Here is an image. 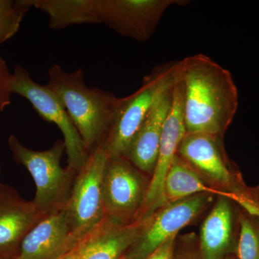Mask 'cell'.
Wrapping results in <instances>:
<instances>
[{"instance_id":"cb8c5ba5","label":"cell","mask_w":259,"mask_h":259,"mask_svg":"<svg viewBox=\"0 0 259 259\" xmlns=\"http://www.w3.org/2000/svg\"><path fill=\"white\" fill-rule=\"evenodd\" d=\"M83 239L81 240V241H80L72 250H70V251L66 253V254L62 255V256L58 259H78L80 250H81V246H82Z\"/></svg>"},{"instance_id":"ac0fdd59","label":"cell","mask_w":259,"mask_h":259,"mask_svg":"<svg viewBox=\"0 0 259 259\" xmlns=\"http://www.w3.org/2000/svg\"><path fill=\"white\" fill-rule=\"evenodd\" d=\"M199 194H209L229 198L226 194L207 185L177 154L165 178L163 205Z\"/></svg>"},{"instance_id":"d4e9b609","label":"cell","mask_w":259,"mask_h":259,"mask_svg":"<svg viewBox=\"0 0 259 259\" xmlns=\"http://www.w3.org/2000/svg\"><path fill=\"white\" fill-rule=\"evenodd\" d=\"M225 259H238L236 255H230Z\"/></svg>"},{"instance_id":"8992f818","label":"cell","mask_w":259,"mask_h":259,"mask_svg":"<svg viewBox=\"0 0 259 259\" xmlns=\"http://www.w3.org/2000/svg\"><path fill=\"white\" fill-rule=\"evenodd\" d=\"M12 92L26 99L44 120L59 127L64 136L67 166L79 173L90 154L59 97L47 84L34 81L28 71L20 65L15 66L13 72Z\"/></svg>"},{"instance_id":"2e32d148","label":"cell","mask_w":259,"mask_h":259,"mask_svg":"<svg viewBox=\"0 0 259 259\" xmlns=\"http://www.w3.org/2000/svg\"><path fill=\"white\" fill-rule=\"evenodd\" d=\"M145 220L120 224L104 218L83 239L78 259H122L139 236Z\"/></svg>"},{"instance_id":"30bf717a","label":"cell","mask_w":259,"mask_h":259,"mask_svg":"<svg viewBox=\"0 0 259 259\" xmlns=\"http://www.w3.org/2000/svg\"><path fill=\"white\" fill-rule=\"evenodd\" d=\"M99 23H103L122 36L136 41L151 38L162 17L184 0H95Z\"/></svg>"},{"instance_id":"d6986e66","label":"cell","mask_w":259,"mask_h":259,"mask_svg":"<svg viewBox=\"0 0 259 259\" xmlns=\"http://www.w3.org/2000/svg\"><path fill=\"white\" fill-rule=\"evenodd\" d=\"M237 245L238 259H259V218L242 210Z\"/></svg>"},{"instance_id":"484cf974","label":"cell","mask_w":259,"mask_h":259,"mask_svg":"<svg viewBox=\"0 0 259 259\" xmlns=\"http://www.w3.org/2000/svg\"><path fill=\"white\" fill-rule=\"evenodd\" d=\"M13 259H14V258H13Z\"/></svg>"},{"instance_id":"5bb4252c","label":"cell","mask_w":259,"mask_h":259,"mask_svg":"<svg viewBox=\"0 0 259 259\" xmlns=\"http://www.w3.org/2000/svg\"><path fill=\"white\" fill-rule=\"evenodd\" d=\"M42 218L32 201L11 192L0 194V259L15 258L23 238Z\"/></svg>"},{"instance_id":"5b68a950","label":"cell","mask_w":259,"mask_h":259,"mask_svg":"<svg viewBox=\"0 0 259 259\" xmlns=\"http://www.w3.org/2000/svg\"><path fill=\"white\" fill-rule=\"evenodd\" d=\"M8 145L15 161L28 169L35 182L36 192L32 202L42 217L64 209L77 175L69 167L61 166V157L66 152L64 141H56L46 151H35L11 135Z\"/></svg>"},{"instance_id":"9c48e42d","label":"cell","mask_w":259,"mask_h":259,"mask_svg":"<svg viewBox=\"0 0 259 259\" xmlns=\"http://www.w3.org/2000/svg\"><path fill=\"white\" fill-rule=\"evenodd\" d=\"M214 196L199 194L164 204L145 220L137 239L122 259H145L190 224L212 203Z\"/></svg>"},{"instance_id":"ba28073f","label":"cell","mask_w":259,"mask_h":259,"mask_svg":"<svg viewBox=\"0 0 259 259\" xmlns=\"http://www.w3.org/2000/svg\"><path fill=\"white\" fill-rule=\"evenodd\" d=\"M107 158L102 145L90 154L86 164L76 175L64 207L71 233L77 241L88 236L105 218L102 181Z\"/></svg>"},{"instance_id":"9a60e30c","label":"cell","mask_w":259,"mask_h":259,"mask_svg":"<svg viewBox=\"0 0 259 259\" xmlns=\"http://www.w3.org/2000/svg\"><path fill=\"white\" fill-rule=\"evenodd\" d=\"M173 88L153 107L124 155L140 171L151 177L157 161L163 125L171 108Z\"/></svg>"},{"instance_id":"ffe728a7","label":"cell","mask_w":259,"mask_h":259,"mask_svg":"<svg viewBox=\"0 0 259 259\" xmlns=\"http://www.w3.org/2000/svg\"><path fill=\"white\" fill-rule=\"evenodd\" d=\"M30 8L28 0H0V45L18 32Z\"/></svg>"},{"instance_id":"277c9868","label":"cell","mask_w":259,"mask_h":259,"mask_svg":"<svg viewBox=\"0 0 259 259\" xmlns=\"http://www.w3.org/2000/svg\"><path fill=\"white\" fill-rule=\"evenodd\" d=\"M178 70L179 61L156 66L144 76L135 93L119 98L111 127L102 144L109 158L124 156L153 107L175 86Z\"/></svg>"},{"instance_id":"7a4b0ae2","label":"cell","mask_w":259,"mask_h":259,"mask_svg":"<svg viewBox=\"0 0 259 259\" xmlns=\"http://www.w3.org/2000/svg\"><path fill=\"white\" fill-rule=\"evenodd\" d=\"M48 75V87L59 97L91 154L106 139L119 97L110 91L89 88L81 69L66 71L54 64Z\"/></svg>"},{"instance_id":"3957f363","label":"cell","mask_w":259,"mask_h":259,"mask_svg":"<svg viewBox=\"0 0 259 259\" xmlns=\"http://www.w3.org/2000/svg\"><path fill=\"white\" fill-rule=\"evenodd\" d=\"M222 139L212 135L187 134L177 155L207 185L226 194L242 210L259 218V189L245 185L227 156Z\"/></svg>"},{"instance_id":"8fae6325","label":"cell","mask_w":259,"mask_h":259,"mask_svg":"<svg viewBox=\"0 0 259 259\" xmlns=\"http://www.w3.org/2000/svg\"><path fill=\"white\" fill-rule=\"evenodd\" d=\"M187 134L180 75H177L172 93L171 108L163 125L156 167L150 179L149 186L144 204L136 221L150 217L155 211L163 206V185L167 172L177 154L179 146Z\"/></svg>"},{"instance_id":"52a82bcc","label":"cell","mask_w":259,"mask_h":259,"mask_svg":"<svg viewBox=\"0 0 259 259\" xmlns=\"http://www.w3.org/2000/svg\"><path fill=\"white\" fill-rule=\"evenodd\" d=\"M146 176L125 156L107 158L102 181L105 218L120 224L136 221L149 186Z\"/></svg>"},{"instance_id":"7402d4cb","label":"cell","mask_w":259,"mask_h":259,"mask_svg":"<svg viewBox=\"0 0 259 259\" xmlns=\"http://www.w3.org/2000/svg\"><path fill=\"white\" fill-rule=\"evenodd\" d=\"M182 243L180 252L175 250V259H201L199 253L198 238L193 233L182 236L180 239Z\"/></svg>"},{"instance_id":"4fadbf2b","label":"cell","mask_w":259,"mask_h":259,"mask_svg":"<svg viewBox=\"0 0 259 259\" xmlns=\"http://www.w3.org/2000/svg\"><path fill=\"white\" fill-rule=\"evenodd\" d=\"M80 241L73 236L64 209L42 218L33 226L14 259H58Z\"/></svg>"},{"instance_id":"603a6c76","label":"cell","mask_w":259,"mask_h":259,"mask_svg":"<svg viewBox=\"0 0 259 259\" xmlns=\"http://www.w3.org/2000/svg\"><path fill=\"white\" fill-rule=\"evenodd\" d=\"M177 238V236L171 237L145 259H175Z\"/></svg>"},{"instance_id":"7c38bea8","label":"cell","mask_w":259,"mask_h":259,"mask_svg":"<svg viewBox=\"0 0 259 259\" xmlns=\"http://www.w3.org/2000/svg\"><path fill=\"white\" fill-rule=\"evenodd\" d=\"M241 208L220 196L201 226L198 238L201 259H225L236 255Z\"/></svg>"},{"instance_id":"6da1fadb","label":"cell","mask_w":259,"mask_h":259,"mask_svg":"<svg viewBox=\"0 0 259 259\" xmlns=\"http://www.w3.org/2000/svg\"><path fill=\"white\" fill-rule=\"evenodd\" d=\"M187 134L223 138L236 115L238 92L231 73L209 56L179 61Z\"/></svg>"},{"instance_id":"e0dca14e","label":"cell","mask_w":259,"mask_h":259,"mask_svg":"<svg viewBox=\"0 0 259 259\" xmlns=\"http://www.w3.org/2000/svg\"><path fill=\"white\" fill-rule=\"evenodd\" d=\"M28 3L30 8L48 15L49 27L54 30L99 23L95 0H28Z\"/></svg>"},{"instance_id":"44dd1931","label":"cell","mask_w":259,"mask_h":259,"mask_svg":"<svg viewBox=\"0 0 259 259\" xmlns=\"http://www.w3.org/2000/svg\"><path fill=\"white\" fill-rule=\"evenodd\" d=\"M13 72L10 71L6 61L0 56V111H4L11 105Z\"/></svg>"}]
</instances>
